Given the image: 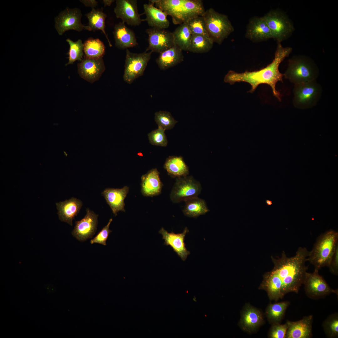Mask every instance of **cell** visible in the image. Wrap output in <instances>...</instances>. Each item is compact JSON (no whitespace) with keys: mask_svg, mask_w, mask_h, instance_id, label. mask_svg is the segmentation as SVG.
Listing matches in <instances>:
<instances>
[{"mask_svg":"<svg viewBox=\"0 0 338 338\" xmlns=\"http://www.w3.org/2000/svg\"><path fill=\"white\" fill-rule=\"evenodd\" d=\"M309 253L306 248L300 247L293 256L288 257L283 252L280 258H272L274 268L265 274L262 284L270 300L277 301L288 293L298 292L308 269Z\"/></svg>","mask_w":338,"mask_h":338,"instance_id":"cell-1","label":"cell"},{"mask_svg":"<svg viewBox=\"0 0 338 338\" xmlns=\"http://www.w3.org/2000/svg\"><path fill=\"white\" fill-rule=\"evenodd\" d=\"M292 49L289 47H284L280 42H278L274 58L272 61L266 67L260 70L253 71H246L243 73H238L232 70L229 71L224 77L225 83L233 84L236 82H244L251 85L249 92L253 93L258 86L260 84H267L271 87L274 95L279 101H281V95L276 89V85L279 81H283L284 74L279 70L280 64L291 53Z\"/></svg>","mask_w":338,"mask_h":338,"instance_id":"cell-2","label":"cell"},{"mask_svg":"<svg viewBox=\"0 0 338 338\" xmlns=\"http://www.w3.org/2000/svg\"><path fill=\"white\" fill-rule=\"evenodd\" d=\"M167 15L170 16L173 23L181 24L194 17L202 16L205 10L200 0H151Z\"/></svg>","mask_w":338,"mask_h":338,"instance_id":"cell-3","label":"cell"},{"mask_svg":"<svg viewBox=\"0 0 338 338\" xmlns=\"http://www.w3.org/2000/svg\"><path fill=\"white\" fill-rule=\"evenodd\" d=\"M338 233L330 229L317 238L312 250L309 251L308 261L318 270L328 266L337 246Z\"/></svg>","mask_w":338,"mask_h":338,"instance_id":"cell-4","label":"cell"},{"mask_svg":"<svg viewBox=\"0 0 338 338\" xmlns=\"http://www.w3.org/2000/svg\"><path fill=\"white\" fill-rule=\"evenodd\" d=\"M318 74V69L311 60L306 57L299 56L289 60L284 76L296 84L315 80Z\"/></svg>","mask_w":338,"mask_h":338,"instance_id":"cell-5","label":"cell"},{"mask_svg":"<svg viewBox=\"0 0 338 338\" xmlns=\"http://www.w3.org/2000/svg\"><path fill=\"white\" fill-rule=\"evenodd\" d=\"M209 38L213 43L221 44L234 31V29L228 17L213 8L206 11L202 15Z\"/></svg>","mask_w":338,"mask_h":338,"instance_id":"cell-6","label":"cell"},{"mask_svg":"<svg viewBox=\"0 0 338 338\" xmlns=\"http://www.w3.org/2000/svg\"><path fill=\"white\" fill-rule=\"evenodd\" d=\"M321 92L320 86L315 80L294 84L293 105L301 109L312 107L319 100Z\"/></svg>","mask_w":338,"mask_h":338,"instance_id":"cell-7","label":"cell"},{"mask_svg":"<svg viewBox=\"0 0 338 338\" xmlns=\"http://www.w3.org/2000/svg\"><path fill=\"white\" fill-rule=\"evenodd\" d=\"M266 22L272 38L281 42L288 38L294 30L291 22L287 15L278 10H271L262 17Z\"/></svg>","mask_w":338,"mask_h":338,"instance_id":"cell-8","label":"cell"},{"mask_svg":"<svg viewBox=\"0 0 338 338\" xmlns=\"http://www.w3.org/2000/svg\"><path fill=\"white\" fill-rule=\"evenodd\" d=\"M152 52L135 53L126 49L125 68L123 75L124 81L131 84L136 79L142 76L150 60Z\"/></svg>","mask_w":338,"mask_h":338,"instance_id":"cell-9","label":"cell"},{"mask_svg":"<svg viewBox=\"0 0 338 338\" xmlns=\"http://www.w3.org/2000/svg\"><path fill=\"white\" fill-rule=\"evenodd\" d=\"M202 189L200 182L191 176L177 178L170 194L174 203H178L198 197Z\"/></svg>","mask_w":338,"mask_h":338,"instance_id":"cell-10","label":"cell"},{"mask_svg":"<svg viewBox=\"0 0 338 338\" xmlns=\"http://www.w3.org/2000/svg\"><path fill=\"white\" fill-rule=\"evenodd\" d=\"M315 269L312 273L306 272L303 284L306 295L312 299H317L331 293L338 294V289H331L323 277Z\"/></svg>","mask_w":338,"mask_h":338,"instance_id":"cell-11","label":"cell"},{"mask_svg":"<svg viewBox=\"0 0 338 338\" xmlns=\"http://www.w3.org/2000/svg\"><path fill=\"white\" fill-rule=\"evenodd\" d=\"M81 11L77 8H67L61 12L55 18V28L59 34L61 35L69 30L80 32L84 29Z\"/></svg>","mask_w":338,"mask_h":338,"instance_id":"cell-12","label":"cell"},{"mask_svg":"<svg viewBox=\"0 0 338 338\" xmlns=\"http://www.w3.org/2000/svg\"><path fill=\"white\" fill-rule=\"evenodd\" d=\"M148 46L146 51L160 53L174 45L172 32L166 29L151 28L146 29Z\"/></svg>","mask_w":338,"mask_h":338,"instance_id":"cell-13","label":"cell"},{"mask_svg":"<svg viewBox=\"0 0 338 338\" xmlns=\"http://www.w3.org/2000/svg\"><path fill=\"white\" fill-rule=\"evenodd\" d=\"M114 12L117 18L129 25L138 26L145 21L138 13L136 0H116Z\"/></svg>","mask_w":338,"mask_h":338,"instance_id":"cell-14","label":"cell"},{"mask_svg":"<svg viewBox=\"0 0 338 338\" xmlns=\"http://www.w3.org/2000/svg\"><path fill=\"white\" fill-rule=\"evenodd\" d=\"M98 215L89 208L86 213L81 220L76 221L75 225L72 234L78 240L84 241L91 238L95 234L97 229Z\"/></svg>","mask_w":338,"mask_h":338,"instance_id":"cell-15","label":"cell"},{"mask_svg":"<svg viewBox=\"0 0 338 338\" xmlns=\"http://www.w3.org/2000/svg\"><path fill=\"white\" fill-rule=\"evenodd\" d=\"M77 66L79 76L90 83L99 79L105 69L102 58L98 59L84 58L78 64Z\"/></svg>","mask_w":338,"mask_h":338,"instance_id":"cell-16","label":"cell"},{"mask_svg":"<svg viewBox=\"0 0 338 338\" xmlns=\"http://www.w3.org/2000/svg\"><path fill=\"white\" fill-rule=\"evenodd\" d=\"M189 232L187 228L186 227L182 233L176 234L173 232L169 233L163 228H162L159 232L162 235V238L164 240V244L166 246L170 245L182 259L184 261L190 253L187 250L184 242L185 237Z\"/></svg>","mask_w":338,"mask_h":338,"instance_id":"cell-17","label":"cell"},{"mask_svg":"<svg viewBox=\"0 0 338 338\" xmlns=\"http://www.w3.org/2000/svg\"><path fill=\"white\" fill-rule=\"evenodd\" d=\"M245 36L255 42L272 38L269 28L262 17H254L250 20L247 27Z\"/></svg>","mask_w":338,"mask_h":338,"instance_id":"cell-18","label":"cell"},{"mask_svg":"<svg viewBox=\"0 0 338 338\" xmlns=\"http://www.w3.org/2000/svg\"><path fill=\"white\" fill-rule=\"evenodd\" d=\"M312 315L304 316L301 320H287L288 327L285 338H310L312 337Z\"/></svg>","mask_w":338,"mask_h":338,"instance_id":"cell-19","label":"cell"},{"mask_svg":"<svg viewBox=\"0 0 338 338\" xmlns=\"http://www.w3.org/2000/svg\"><path fill=\"white\" fill-rule=\"evenodd\" d=\"M141 179V191L143 196L153 197L161 193L163 184L156 168L149 171L142 176Z\"/></svg>","mask_w":338,"mask_h":338,"instance_id":"cell-20","label":"cell"},{"mask_svg":"<svg viewBox=\"0 0 338 338\" xmlns=\"http://www.w3.org/2000/svg\"><path fill=\"white\" fill-rule=\"evenodd\" d=\"M129 191V187L125 186L121 188H106L102 192L115 216L119 211L125 212L124 200Z\"/></svg>","mask_w":338,"mask_h":338,"instance_id":"cell-21","label":"cell"},{"mask_svg":"<svg viewBox=\"0 0 338 338\" xmlns=\"http://www.w3.org/2000/svg\"><path fill=\"white\" fill-rule=\"evenodd\" d=\"M113 34L115 46L120 49H128L138 44L134 32L122 22L115 25Z\"/></svg>","mask_w":338,"mask_h":338,"instance_id":"cell-22","label":"cell"},{"mask_svg":"<svg viewBox=\"0 0 338 338\" xmlns=\"http://www.w3.org/2000/svg\"><path fill=\"white\" fill-rule=\"evenodd\" d=\"M56 204L59 220L72 226L73 220L79 213L82 206V202L73 197L69 200L56 203Z\"/></svg>","mask_w":338,"mask_h":338,"instance_id":"cell-23","label":"cell"},{"mask_svg":"<svg viewBox=\"0 0 338 338\" xmlns=\"http://www.w3.org/2000/svg\"><path fill=\"white\" fill-rule=\"evenodd\" d=\"M144 13L146 16L144 20L151 28L166 29L169 26L170 22L167 15L152 3L143 5Z\"/></svg>","mask_w":338,"mask_h":338,"instance_id":"cell-24","label":"cell"},{"mask_svg":"<svg viewBox=\"0 0 338 338\" xmlns=\"http://www.w3.org/2000/svg\"><path fill=\"white\" fill-rule=\"evenodd\" d=\"M159 54L156 62L162 70L173 67L183 60L182 50L175 45Z\"/></svg>","mask_w":338,"mask_h":338,"instance_id":"cell-25","label":"cell"},{"mask_svg":"<svg viewBox=\"0 0 338 338\" xmlns=\"http://www.w3.org/2000/svg\"><path fill=\"white\" fill-rule=\"evenodd\" d=\"M264 322L260 312L252 307L248 306L242 313L240 323L244 330L251 332L262 325Z\"/></svg>","mask_w":338,"mask_h":338,"instance_id":"cell-26","label":"cell"},{"mask_svg":"<svg viewBox=\"0 0 338 338\" xmlns=\"http://www.w3.org/2000/svg\"><path fill=\"white\" fill-rule=\"evenodd\" d=\"M85 16L88 20V23L87 25L84 26V29L89 31H102L106 38L109 46L111 47L112 45L105 30L106 14L101 9L93 8L90 12L86 13Z\"/></svg>","mask_w":338,"mask_h":338,"instance_id":"cell-27","label":"cell"},{"mask_svg":"<svg viewBox=\"0 0 338 338\" xmlns=\"http://www.w3.org/2000/svg\"><path fill=\"white\" fill-rule=\"evenodd\" d=\"M164 167L168 174L173 177H185L189 173L188 167L181 156L169 157L166 159Z\"/></svg>","mask_w":338,"mask_h":338,"instance_id":"cell-28","label":"cell"},{"mask_svg":"<svg viewBox=\"0 0 338 338\" xmlns=\"http://www.w3.org/2000/svg\"><path fill=\"white\" fill-rule=\"evenodd\" d=\"M184 202L185 205L182 211L185 216L196 218L209 211L205 200L198 197L189 198Z\"/></svg>","mask_w":338,"mask_h":338,"instance_id":"cell-29","label":"cell"},{"mask_svg":"<svg viewBox=\"0 0 338 338\" xmlns=\"http://www.w3.org/2000/svg\"><path fill=\"white\" fill-rule=\"evenodd\" d=\"M174 45L181 50L187 51L192 34L186 22L180 24L172 32Z\"/></svg>","mask_w":338,"mask_h":338,"instance_id":"cell-30","label":"cell"},{"mask_svg":"<svg viewBox=\"0 0 338 338\" xmlns=\"http://www.w3.org/2000/svg\"><path fill=\"white\" fill-rule=\"evenodd\" d=\"M105 52L104 44L99 38H90L84 44V52L85 58L98 59L102 58Z\"/></svg>","mask_w":338,"mask_h":338,"instance_id":"cell-31","label":"cell"},{"mask_svg":"<svg viewBox=\"0 0 338 338\" xmlns=\"http://www.w3.org/2000/svg\"><path fill=\"white\" fill-rule=\"evenodd\" d=\"M289 305L288 301L269 305L266 310V315L269 323L272 324L280 323Z\"/></svg>","mask_w":338,"mask_h":338,"instance_id":"cell-32","label":"cell"},{"mask_svg":"<svg viewBox=\"0 0 338 338\" xmlns=\"http://www.w3.org/2000/svg\"><path fill=\"white\" fill-rule=\"evenodd\" d=\"M213 43L210 38L205 36L192 34L191 43L187 51L196 53L207 52L213 47Z\"/></svg>","mask_w":338,"mask_h":338,"instance_id":"cell-33","label":"cell"},{"mask_svg":"<svg viewBox=\"0 0 338 338\" xmlns=\"http://www.w3.org/2000/svg\"><path fill=\"white\" fill-rule=\"evenodd\" d=\"M66 41L69 44V49L67 54L69 61L65 65L73 64L76 60L81 61L84 55V44L80 39L74 41L70 38H67Z\"/></svg>","mask_w":338,"mask_h":338,"instance_id":"cell-34","label":"cell"},{"mask_svg":"<svg viewBox=\"0 0 338 338\" xmlns=\"http://www.w3.org/2000/svg\"><path fill=\"white\" fill-rule=\"evenodd\" d=\"M155 120L158 126L165 131L172 128L177 122L171 113L166 111H159L155 114Z\"/></svg>","mask_w":338,"mask_h":338,"instance_id":"cell-35","label":"cell"},{"mask_svg":"<svg viewBox=\"0 0 338 338\" xmlns=\"http://www.w3.org/2000/svg\"><path fill=\"white\" fill-rule=\"evenodd\" d=\"M322 326L324 332L329 338L338 337V315L337 313L328 316L323 321Z\"/></svg>","mask_w":338,"mask_h":338,"instance_id":"cell-36","label":"cell"},{"mask_svg":"<svg viewBox=\"0 0 338 338\" xmlns=\"http://www.w3.org/2000/svg\"><path fill=\"white\" fill-rule=\"evenodd\" d=\"M186 23L192 34L200 35L209 38L204 19L202 16L192 18Z\"/></svg>","mask_w":338,"mask_h":338,"instance_id":"cell-37","label":"cell"},{"mask_svg":"<svg viewBox=\"0 0 338 338\" xmlns=\"http://www.w3.org/2000/svg\"><path fill=\"white\" fill-rule=\"evenodd\" d=\"M165 131L163 129L158 127L149 133L148 136L150 143L153 145L166 146L168 141Z\"/></svg>","mask_w":338,"mask_h":338,"instance_id":"cell-38","label":"cell"},{"mask_svg":"<svg viewBox=\"0 0 338 338\" xmlns=\"http://www.w3.org/2000/svg\"><path fill=\"white\" fill-rule=\"evenodd\" d=\"M112 221V219H110L107 224L102 228L96 236L90 240V243L91 244L97 243L106 245V241L110 233L112 232V231L109 229V227Z\"/></svg>","mask_w":338,"mask_h":338,"instance_id":"cell-39","label":"cell"},{"mask_svg":"<svg viewBox=\"0 0 338 338\" xmlns=\"http://www.w3.org/2000/svg\"><path fill=\"white\" fill-rule=\"evenodd\" d=\"M288 327L287 322L284 324H273L269 333V337L271 338H285Z\"/></svg>","mask_w":338,"mask_h":338,"instance_id":"cell-40","label":"cell"},{"mask_svg":"<svg viewBox=\"0 0 338 338\" xmlns=\"http://www.w3.org/2000/svg\"><path fill=\"white\" fill-rule=\"evenodd\" d=\"M330 271L334 274H338V245L337 246L328 266Z\"/></svg>","mask_w":338,"mask_h":338,"instance_id":"cell-41","label":"cell"},{"mask_svg":"<svg viewBox=\"0 0 338 338\" xmlns=\"http://www.w3.org/2000/svg\"><path fill=\"white\" fill-rule=\"evenodd\" d=\"M80 2L86 7L95 8L98 5V2L95 0H80Z\"/></svg>","mask_w":338,"mask_h":338,"instance_id":"cell-42","label":"cell"},{"mask_svg":"<svg viewBox=\"0 0 338 338\" xmlns=\"http://www.w3.org/2000/svg\"><path fill=\"white\" fill-rule=\"evenodd\" d=\"M115 1L114 0H103V2L104 6H110L111 4Z\"/></svg>","mask_w":338,"mask_h":338,"instance_id":"cell-43","label":"cell"},{"mask_svg":"<svg viewBox=\"0 0 338 338\" xmlns=\"http://www.w3.org/2000/svg\"><path fill=\"white\" fill-rule=\"evenodd\" d=\"M266 204L268 206H270L272 204V201L269 200H266L265 201Z\"/></svg>","mask_w":338,"mask_h":338,"instance_id":"cell-44","label":"cell"}]
</instances>
